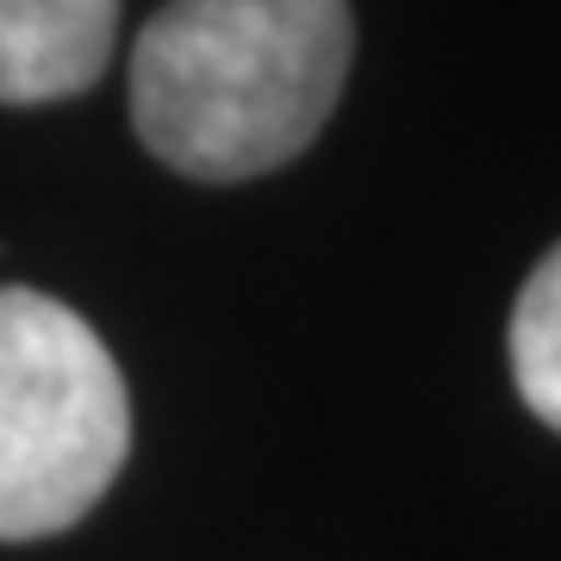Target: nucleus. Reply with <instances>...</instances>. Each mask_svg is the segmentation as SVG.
<instances>
[{"instance_id":"nucleus-4","label":"nucleus","mask_w":561,"mask_h":561,"mask_svg":"<svg viewBox=\"0 0 561 561\" xmlns=\"http://www.w3.org/2000/svg\"><path fill=\"white\" fill-rule=\"evenodd\" d=\"M512 381L549 431H561V243L530 268L512 306Z\"/></svg>"},{"instance_id":"nucleus-2","label":"nucleus","mask_w":561,"mask_h":561,"mask_svg":"<svg viewBox=\"0 0 561 561\" xmlns=\"http://www.w3.org/2000/svg\"><path fill=\"white\" fill-rule=\"evenodd\" d=\"M125 449L131 400L101 331L50 294L0 287V542L81 524Z\"/></svg>"},{"instance_id":"nucleus-1","label":"nucleus","mask_w":561,"mask_h":561,"mask_svg":"<svg viewBox=\"0 0 561 561\" xmlns=\"http://www.w3.org/2000/svg\"><path fill=\"white\" fill-rule=\"evenodd\" d=\"M350 50V0H169L131 50V125L187 181L268 175L337 113Z\"/></svg>"},{"instance_id":"nucleus-3","label":"nucleus","mask_w":561,"mask_h":561,"mask_svg":"<svg viewBox=\"0 0 561 561\" xmlns=\"http://www.w3.org/2000/svg\"><path fill=\"white\" fill-rule=\"evenodd\" d=\"M119 0H0V106L76 101L101 81Z\"/></svg>"}]
</instances>
